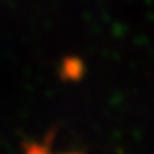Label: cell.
Wrapping results in <instances>:
<instances>
[{"mask_svg": "<svg viewBox=\"0 0 154 154\" xmlns=\"http://www.w3.org/2000/svg\"><path fill=\"white\" fill-rule=\"evenodd\" d=\"M63 74H67L69 79L77 77L80 74V63H79V61L69 60L66 64H64V72H63Z\"/></svg>", "mask_w": 154, "mask_h": 154, "instance_id": "cell-1", "label": "cell"}]
</instances>
